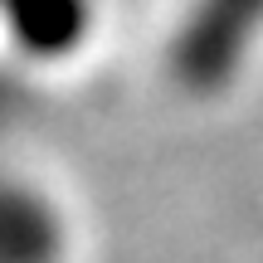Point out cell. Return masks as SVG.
I'll use <instances>...</instances> for the list:
<instances>
[{
    "label": "cell",
    "mask_w": 263,
    "mask_h": 263,
    "mask_svg": "<svg viewBox=\"0 0 263 263\" xmlns=\"http://www.w3.org/2000/svg\"><path fill=\"white\" fill-rule=\"evenodd\" d=\"M263 34V0H185L180 29L171 39L176 78L190 93H219L234 83Z\"/></svg>",
    "instance_id": "obj_1"
},
{
    "label": "cell",
    "mask_w": 263,
    "mask_h": 263,
    "mask_svg": "<svg viewBox=\"0 0 263 263\" xmlns=\"http://www.w3.org/2000/svg\"><path fill=\"white\" fill-rule=\"evenodd\" d=\"M0 25L15 54L34 64H59L78 54V44L93 29V0H5Z\"/></svg>",
    "instance_id": "obj_2"
},
{
    "label": "cell",
    "mask_w": 263,
    "mask_h": 263,
    "mask_svg": "<svg viewBox=\"0 0 263 263\" xmlns=\"http://www.w3.org/2000/svg\"><path fill=\"white\" fill-rule=\"evenodd\" d=\"M68 249L54 200L20 176H0V263H59Z\"/></svg>",
    "instance_id": "obj_3"
},
{
    "label": "cell",
    "mask_w": 263,
    "mask_h": 263,
    "mask_svg": "<svg viewBox=\"0 0 263 263\" xmlns=\"http://www.w3.org/2000/svg\"><path fill=\"white\" fill-rule=\"evenodd\" d=\"M0 5H5V0H0Z\"/></svg>",
    "instance_id": "obj_4"
}]
</instances>
